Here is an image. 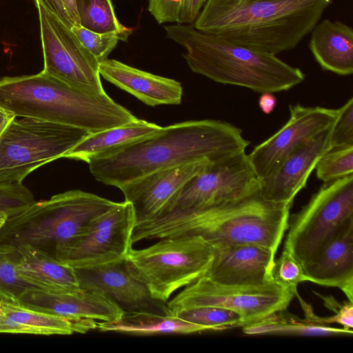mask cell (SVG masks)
<instances>
[{
  "mask_svg": "<svg viewBox=\"0 0 353 353\" xmlns=\"http://www.w3.org/2000/svg\"><path fill=\"white\" fill-rule=\"evenodd\" d=\"M241 129L221 120L188 121L110 150L88 161L94 179L119 188L153 172L199 161H214L245 151Z\"/></svg>",
  "mask_w": 353,
  "mask_h": 353,
  "instance_id": "cell-1",
  "label": "cell"
},
{
  "mask_svg": "<svg viewBox=\"0 0 353 353\" xmlns=\"http://www.w3.org/2000/svg\"><path fill=\"white\" fill-rule=\"evenodd\" d=\"M291 206L265 200L258 191L221 205L172 211L138 222L132 242L198 236L211 245L252 243L265 247L276 254L288 228Z\"/></svg>",
  "mask_w": 353,
  "mask_h": 353,
  "instance_id": "cell-2",
  "label": "cell"
},
{
  "mask_svg": "<svg viewBox=\"0 0 353 353\" xmlns=\"http://www.w3.org/2000/svg\"><path fill=\"white\" fill-rule=\"evenodd\" d=\"M332 0H206L198 30L274 54L296 48Z\"/></svg>",
  "mask_w": 353,
  "mask_h": 353,
  "instance_id": "cell-3",
  "label": "cell"
},
{
  "mask_svg": "<svg viewBox=\"0 0 353 353\" xmlns=\"http://www.w3.org/2000/svg\"><path fill=\"white\" fill-rule=\"evenodd\" d=\"M164 28L168 39L185 49L183 57L190 70L215 82L273 93L305 80L299 68L276 54L201 31L193 24L173 23Z\"/></svg>",
  "mask_w": 353,
  "mask_h": 353,
  "instance_id": "cell-4",
  "label": "cell"
},
{
  "mask_svg": "<svg viewBox=\"0 0 353 353\" xmlns=\"http://www.w3.org/2000/svg\"><path fill=\"white\" fill-rule=\"evenodd\" d=\"M0 105L17 117L70 125L89 133L137 119L106 93L83 91L42 71L0 78Z\"/></svg>",
  "mask_w": 353,
  "mask_h": 353,
  "instance_id": "cell-5",
  "label": "cell"
},
{
  "mask_svg": "<svg viewBox=\"0 0 353 353\" xmlns=\"http://www.w3.org/2000/svg\"><path fill=\"white\" fill-rule=\"evenodd\" d=\"M117 203L79 190L55 194L8 219L0 229V243L29 245L55 258L59 245L81 232Z\"/></svg>",
  "mask_w": 353,
  "mask_h": 353,
  "instance_id": "cell-6",
  "label": "cell"
},
{
  "mask_svg": "<svg viewBox=\"0 0 353 353\" xmlns=\"http://www.w3.org/2000/svg\"><path fill=\"white\" fill-rule=\"evenodd\" d=\"M159 240L142 249L132 248L124 260L132 275L145 285L152 298L163 303L178 289L205 274L214 249L198 236Z\"/></svg>",
  "mask_w": 353,
  "mask_h": 353,
  "instance_id": "cell-7",
  "label": "cell"
},
{
  "mask_svg": "<svg viewBox=\"0 0 353 353\" xmlns=\"http://www.w3.org/2000/svg\"><path fill=\"white\" fill-rule=\"evenodd\" d=\"M89 134L34 118L15 119L0 138V185L22 183L32 171L63 158Z\"/></svg>",
  "mask_w": 353,
  "mask_h": 353,
  "instance_id": "cell-8",
  "label": "cell"
},
{
  "mask_svg": "<svg viewBox=\"0 0 353 353\" xmlns=\"http://www.w3.org/2000/svg\"><path fill=\"white\" fill-rule=\"evenodd\" d=\"M353 219V174L323 182L289 219L283 249L302 265L348 221Z\"/></svg>",
  "mask_w": 353,
  "mask_h": 353,
  "instance_id": "cell-9",
  "label": "cell"
},
{
  "mask_svg": "<svg viewBox=\"0 0 353 353\" xmlns=\"http://www.w3.org/2000/svg\"><path fill=\"white\" fill-rule=\"evenodd\" d=\"M295 294L275 283L259 286L228 285L203 276L168 301L166 306L173 314L203 306L229 309L241 316L244 326L285 310Z\"/></svg>",
  "mask_w": 353,
  "mask_h": 353,
  "instance_id": "cell-10",
  "label": "cell"
},
{
  "mask_svg": "<svg viewBox=\"0 0 353 353\" xmlns=\"http://www.w3.org/2000/svg\"><path fill=\"white\" fill-rule=\"evenodd\" d=\"M137 223L132 205L126 201L95 218L81 232L59 245L54 256L73 268L100 266L125 259L132 248Z\"/></svg>",
  "mask_w": 353,
  "mask_h": 353,
  "instance_id": "cell-11",
  "label": "cell"
},
{
  "mask_svg": "<svg viewBox=\"0 0 353 353\" xmlns=\"http://www.w3.org/2000/svg\"><path fill=\"white\" fill-rule=\"evenodd\" d=\"M43 57V72L83 91L104 94L99 63L83 47L71 28L39 2Z\"/></svg>",
  "mask_w": 353,
  "mask_h": 353,
  "instance_id": "cell-12",
  "label": "cell"
},
{
  "mask_svg": "<svg viewBox=\"0 0 353 353\" xmlns=\"http://www.w3.org/2000/svg\"><path fill=\"white\" fill-rule=\"evenodd\" d=\"M259 186L248 154L242 151L210 162L185 183L168 212L236 201L258 192Z\"/></svg>",
  "mask_w": 353,
  "mask_h": 353,
  "instance_id": "cell-13",
  "label": "cell"
},
{
  "mask_svg": "<svg viewBox=\"0 0 353 353\" xmlns=\"http://www.w3.org/2000/svg\"><path fill=\"white\" fill-rule=\"evenodd\" d=\"M338 113L339 109L298 103L290 105V117L285 124L248 154L258 179L268 174L294 148L331 127Z\"/></svg>",
  "mask_w": 353,
  "mask_h": 353,
  "instance_id": "cell-14",
  "label": "cell"
},
{
  "mask_svg": "<svg viewBox=\"0 0 353 353\" xmlns=\"http://www.w3.org/2000/svg\"><path fill=\"white\" fill-rule=\"evenodd\" d=\"M210 162L203 160L161 169L120 187L125 201L132 205L137 223L168 213L185 183Z\"/></svg>",
  "mask_w": 353,
  "mask_h": 353,
  "instance_id": "cell-15",
  "label": "cell"
},
{
  "mask_svg": "<svg viewBox=\"0 0 353 353\" xmlns=\"http://www.w3.org/2000/svg\"><path fill=\"white\" fill-rule=\"evenodd\" d=\"M333 125L290 152L259 179L261 196L273 203L292 205L294 197L305 187L319 160L330 149Z\"/></svg>",
  "mask_w": 353,
  "mask_h": 353,
  "instance_id": "cell-16",
  "label": "cell"
},
{
  "mask_svg": "<svg viewBox=\"0 0 353 353\" xmlns=\"http://www.w3.org/2000/svg\"><path fill=\"white\" fill-rule=\"evenodd\" d=\"M214 254L204 276L228 285L259 286L274 283L272 269L276 254L252 243L212 245Z\"/></svg>",
  "mask_w": 353,
  "mask_h": 353,
  "instance_id": "cell-17",
  "label": "cell"
},
{
  "mask_svg": "<svg viewBox=\"0 0 353 353\" xmlns=\"http://www.w3.org/2000/svg\"><path fill=\"white\" fill-rule=\"evenodd\" d=\"M74 269L81 289L101 291L125 312H169L167 306L153 299L145 285L132 275L124 259L100 266Z\"/></svg>",
  "mask_w": 353,
  "mask_h": 353,
  "instance_id": "cell-18",
  "label": "cell"
},
{
  "mask_svg": "<svg viewBox=\"0 0 353 353\" xmlns=\"http://www.w3.org/2000/svg\"><path fill=\"white\" fill-rule=\"evenodd\" d=\"M303 267L307 281L337 288L353 302V219L325 241Z\"/></svg>",
  "mask_w": 353,
  "mask_h": 353,
  "instance_id": "cell-19",
  "label": "cell"
},
{
  "mask_svg": "<svg viewBox=\"0 0 353 353\" xmlns=\"http://www.w3.org/2000/svg\"><path fill=\"white\" fill-rule=\"evenodd\" d=\"M17 303L66 318L110 321L119 319L125 311L104 293L94 289H81L72 293L27 290Z\"/></svg>",
  "mask_w": 353,
  "mask_h": 353,
  "instance_id": "cell-20",
  "label": "cell"
},
{
  "mask_svg": "<svg viewBox=\"0 0 353 353\" xmlns=\"http://www.w3.org/2000/svg\"><path fill=\"white\" fill-rule=\"evenodd\" d=\"M100 76L117 87L150 105H178L182 99L181 84L172 79L156 75L115 59L99 63Z\"/></svg>",
  "mask_w": 353,
  "mask_h": 353,
  "instance_id": "cell-21",
  "label": "cell"
},
{
  "mask_svg": "<svg viewBox=\"0 0 353 353\" xmlns=\"http://www.w3.org/2000/svg\"><path fill=\"white\" fill-rule=\"evenodd\" d=\"M97 327V321L93 319L63 317L2 299L0 333L70 335Z\"/></svg>",
  "mask_w": 353,
  "mask_h": 353,
  "instance_id": "cell-22",
  "label": "cell"
},
{
  "mask_svg": "<svg viewBox=\"0 0 353 353\" xmlns=\"http://www.w3.org/2000/svg\"><path fill=\"white\" fill-rule=\"evenodd\" d=\"M309 46L321 68L339 75L353 73V30L339 21L328 19L312 30Z\"/></svg>",
  "mask_w": 353,
  "mask_h": 353,
  "instance_id": "cell-23",
  "label": "cell"
},
{
  "mask_svg": "<svg viewBox=\"0 0 353 353\" xmlns=\"http://www.w3.org/2000/svg\"><path fill=\"white\" fill-rule=\"evenodd\" d=\"M18 248L21 252L17 265L19 274L35 289L58 293H72L81 290L72 267L31 246Z\"/></svg>",
  "mask_w": 353,
  "mask_h": 353,
  "instance_id": "cell-24",
  "label": "cell"
},
{
  "mask_svg": "<svg viewBox=\"0 0 353 353\" xmlns=\"http://www.w3.org/2000/svg\"><path fill=\"white\" fill-rule=\"evenodd\" d=\"M101 332H112L133 335L160 334H187L211 331L205 326L185 321L175 314L153 312H125L118 319L97 321Z\"/></svg>",
  "mask_w": 353,
  "mask_h": 353,
  "instance_id": "cell-25",
  "label": "cell"
},
{
  "mask_svg": "<svg viewBox=\"0 0 353 353\" xmlns=\"http://www.w3.org/2000/svg\"><path fill=\"white\" fill-rule=\"evenodd\" d=\"M161 126L145 120H136L95 133H90L63 158L81 160L86 163L93 157L147 137Z\"/></svg>",
  "mask_w": 353,
  "mask_h": 353,
  "instance_id": "cell-26",
  "label": "cell"
},
{
  "mask_svg": "<svg viewBox=\"0 0 353 353\" xmlns=\"http://www.w3.org/2000/svg\"><path fill=\"white\" fill-rule=\"evenodd\" d=\"M249 335L276 334L294 336H330L352 334V330L334 327L304 320H295L279 315V312L242 327Z\"/></svg>",
  "mask_w": 353,
  "mask_h": 353,
  "instance_id": "cell-27",
  "label": "cell"
},
{
  "mask_svg": "<svg viewBox=\"0 0 353 353\" xmlns=\"http://www.w3.org/2000/svg\"><path fill=\"white\" fill-rule=\"evenodd\" d=\"M81 26L99 32H116L125 38L132 29L120 23L111 0H75Z\"/></svg>",
  "mask_w": 353,
  "mask_h": 353,
  "instance_id": "cell-28",
  "label": "cell"
},
{
  "mask_svg": "<svg viewBox=\"0 0 353 353\" xmlns=\"http://www.w3.org/2000/svg\"><path fill=\"white\" fill-rule=\"evenodd\" d=\"M21 259L18 247L0 243V296L17 302L28 289H35L19 275L17 265Z\"/></svg>",
  "mask_w": 353,
  "mask_h": 353,
  "instance_id": "cell-29",
  "label": "cell"
},
{
  "mask_svg": "<svg viewBox=\"0 0 353 353\" xmlns=\"http://www.w3.org/2000/svg\"><path fill=\"white\" fill-rule=\"evenodd\" d=\"M174 314L188 322L208 327L211 331H221L243 325V319L239 313L219 307L189 308Z\"/></svg>",
  "mask_w": 353,
  "mask_h": 353,
  "instance_id": "cell-30",
  "label": "cell"
},
{
  "mask_svg": "<svg viewBox=\"0 0 353 353\" xmlns=\"http://www.w3.org/2000/svg\"><path fill=\"white\" fill-rule=\"evenodd\" d=\"M316 177L326 182L353 174V145L331 148L319 160Z\"/></svg>",
  "mask_w": 353,
  "mask_h": 353,
  "instance_id": "cell-31",
  "label": "cell"
},
{
  "mask_svg": "<svg viewBox=\"0 0 353 353\" xmlns=\"http://www.w3.org/2000/svg\"><path fill=\"white\" fill-rule=\"evenodd\" d=\"M72 30L83 47L100 63L108 59L119 41H125L127 38L116 32H96L81 26L72 27Z\"/></svg>",
  "mask_w": 353,
  "mask_h": 353,
  "instance_id": "cell-32",
  "label": "cell"
},
{
  "mask_svg": "<svg viewBox=\"0 0 353 353\" xmlns=\"http://www.w3.org/2000/svg\"><path fill=\"white\" fill-rule=\"evenodd\" d=\"M271 274L274 283L295 294L298 285L307 281L302 264L285 249L275 259Z\"/></svg>",
  "mask_w": 353,
  "mask_h": 353,
  "instance_id": "cell-33",
  "label": "cell"
},
{
  "mask_svg": "<svg viewBox=\"0 0 353 353\" xmlns=\"http://www.w3.org/2000/svg\"><path fill=\"white\" fill-rule=\"evenodd\" d=\"M35 202L34 195L23 183L0 185V229L8 219Z\"/></svg>",
  "mask_w": 353,
  "mask_h": 353,
  "instance_id": "cell-34",
  "label": "cell"
},
{
  "mask_svg": "<svg viewBox=\"0 0 353 353\" xmlns=\"http://www.w3.org/2000/svg\"><path fill=\"white\" fill-rule=\"evenodd\" d=\"M330 149L353 145V98L339 108L337 118L332 126Z\"/></svg>",
  "mask_w": 353,
  "mask_h": 353,
  "instance_id": "cell-35",
  "label": "cell"
},
{
  "mask_svg": "<svg viewBox=\"0 0 353 353\" xmlns=\"http://www.w3.org/2000/svg\"><path fill=\"white\" fill-rule=\"evenodd\" d=\"M183 0H148V10L159 23L179 21Z\"/></svg>",
  "mask_w": 353,
  "mask_h": 353,
  "instance_id": "cell-36",
  "label": "cell"
},
{
  "mask_svg": "<svg viewBox=\"0 0 353 353\" xmlns=\"http://www.w3.org/2000/svg\"><path fill=\"white\" fill-rule=\"evenodd\" d=\"M206 0H183L177 23L193 24Z\"/></svg>",
  "mask_w": 353,
  "mask_h": 353,
  "instance_id": "cell-37",
  "label": "cell"
},
{
  "mask_svg": "<svg viewBox=\"0 0 353 353\" xmlns=\"http://www.w3.org/2000/svg\"><path fill=\"white\" fill-rule=\"evenodd\" d=\"M58 17L70 28L73 27L61 0H34Z\"/></svg>",
  "mask_w": 353,
  "mask_h": 353,
  "instance_id": "cell-38",
  "label": "cell"
},
{
  "mask_svg": "<svg viewBox=\"0 0 353 353\" xmlns=\"http://www.w3.org/2000/svg\"><path fill=\"white\" fill-rule=\"evenodd\" d=\"M276 105V99L272 92H262L259 99V106L265 114H270Z\"/></svg>",
  "mask_w": 353,
  "mask_h": 353,
  "instance_id": "cell-39",
  "label": "cell"
},
{
  "mask_svg": "<svg viewBox=\"0 0 353 353\" xmlns=\"http://www.w3.org/2000/svg\"><path fill=\"white\" fill-rule=\"evenodd\" d=\"M16 117L12 111L0 105V138Z\"/></svg>",
  "mask_w": 353,
  "mask_h": 353,
  "instance_id": "cell-40",
  "label": "cell"
},
{
  "mask_svg": "<svg viewBox=\"0 0 353 353\" xmlns=\"http://www.w3.org/2000/svg\"><path fill=\"white\" fill-rule=\"evenodd\" d=\"M73 27L80 26L75 0H61Z\"/></svg>",
  "mask_w": 353,
  "mask_h": 353,
  "instance_id": "cell-41",
  "label": "cell"
},
{
  "mask_svg": "<svg viewBox=\"0 0 353 353\" xmlns=\"http://www.w3.org/2000/svg\"><path fill=\"white\" fill-rule=\"evenodd\" d=\"M1 310H2V299H1V297L0 296V314L1 312Z\"/></svg>",
  "mask_w": 353,
  "mask_h": 353,
  "instance_id": "cell-42",
  "label": "cell"
}]
</instances>
